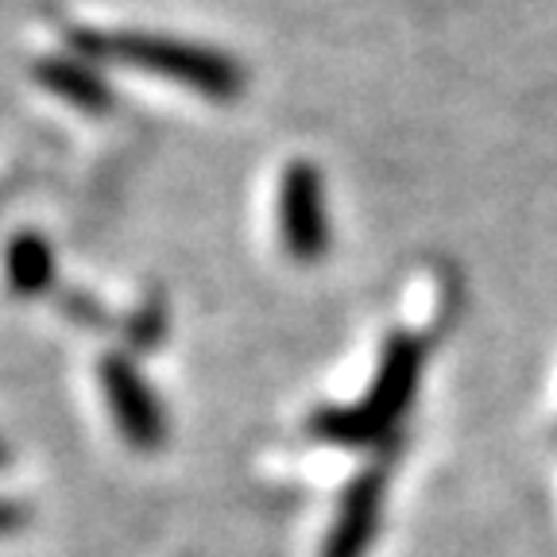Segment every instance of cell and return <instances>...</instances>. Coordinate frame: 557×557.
<instances>
[{"label":"cell","mask_w":557,"mask_h":557,"mask_svg":"<svg viewBox=\"0 0 557 557\" xmlns=\"http://www.w3.org/2000/svg\"><path fill=\"white\" fill-rule=\"evenodd\" d=\"M9 278L16 295H44L54 283V256L39 233H20L9 244Z\"/></svg>","instance_id":"52a82bcc"},{"label":"cell","mask_w":557,"mask_h":557,"mask_svg":"<svg viewBox=\"0 0 557 557\" xmlns=\"http://www.w3.org/2000/svg\"><path fill=\"white\" fill-rule=\"evenodd\" d=\"M101 387L109 410H113V422L121 430V437L132 449H159L166 442V418L159 410L156 395L144 383V375L128 364L124 357H104L101 360Z\"/></svg>","instance_id":"277c9868"},{"label":"cell","mask_w":557,"mask_h":557,"mask_svg":"<svg viewBox=\"0 0 557 557\" xmlns=\"http://www.w3.org/2000/svg\"><path fill=\"white\" fill-rule=\"evenodd\" d=\"M422 364H426V345L410 333H395L383 348L380 372H375L364 399L357 407L318 410L310 418L313 437L333 445H380L383 437H392L414 403Z\"/></svg>","instance_id":"7a4b0ae2"},{"label":"cell","mask_w":557,"mask_h":557,"mask_svg":"<svg viewBox=\"0 0 557 557\" xmlns=\"http://www.w3.org/2000/svg\"><path fill=\"white\" fill-rule=\"evenodd\" d=\"M383 499H387V472H360L341 496L337 519H333L330 534H325L322 557H368L375 534H380Z\"/></svg>","instance_id":"5b68a950"},{"label":"cell","mask_w":557,"mask_h":557,"mask_svg":"<svg viewBox=\"0 0 557 557\" xmlns=\"http://www.w3.org/2000/svg\"><path fill=\"white\" fill-rule=\"evenodd\" d=\"M70 39L82 51V59L121 62V66L144 70V74L183 82V86L198 89L201 97H213V101H233L244 89V70L228 54L209 51V47L198 44L166 39V35H136V32H116V35L74 32Z\"/></svg>","instance_id":"6da1fadb"},{"label":"cell","mask_w":557,"mask_h":557,"mask_svg":"<svg viewBox=\"0 0 557 557\" xmlns=\"http://www.w3.org/2000/svg\"><path fill=\"white\" fill-rule=\"evenodd\" d=\"M35 74L51 94L66 97L70 104H78L86 113L113 109V89L97 74V66H89V59H44Z\"/></svg>","instance_id":"8992f818"},{"label":"cell","mask_w":557,"mask_h":557,"mask_svg":"<svg viewBox=\"0 0 557 557\" xmlns=\"http://www.w3.org/2000/svg\"><path fill=\"white\" fill-rule=\"evenodd\" d=\"M278 225L283 244L298 263H318L330 252V221H325L322 174L310 163H290L278 190Z\"/></svg>","instance_id":"3957f363"}]
</instances>
